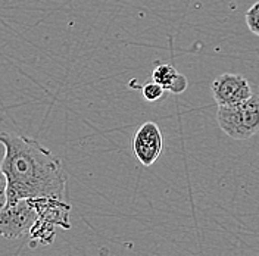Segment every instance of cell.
Wrapping results in <instances>:
<instances>
[{
    "instance_id": "1",
    "label": "cell",
    "mask_w": 259,
    "mask_h": 256,
    "mask_svg": "<svg viewBox=\"0 0 259 256\" xmlns=\"http://www.w3.org/2000/svg\"><path fill=\"white\" fill-rule=\"evenodd\" d=\"M5 156L0 162L8 181V203L21 199L53 197L65 200L66 174L61 159L37 140L0 133Z\"/></svg>"
},
{
    "instance_id": "2",
    "label": "cell",
    "mask_w": 259,
    "mask_h": 256,
    "mask_svg": "<svg viewBox=\"0 0 259 256\" xmlns=\"http://www.w3.org/2000/svg\"><path fill=\"white\" fill-rule=\"evenodd\" d=\"M220 128L234 140H247L259 133V95L231 106H218Z\"/></svg>"
},
{
    "instance_id": "3",
    "label": "cell",
    "mask_w": 259,
    "mask_h": 256,
    "mask_svg": "<svg viewBox=\"0 0 259 256\" xmlns=\"http://www.w3.org/2000/svg\"><path fill=\"white\" fill-rule=\"evenodd\" d=\"M37 220V210L31 199H21L15 203H6L0 210V237L19 239L30 233Z\"/></svg>"
},
{
    "instance_id": "4",
    "label": "cell",
    "mask_w": 259,
    "mask_h": 256,
    "mask_svg": "<svg viewBox=\"0 0 259 256\" xmlns=\"http://www.w3.org/2000/svg\"><path fill=\"white\" fill-rule=\"evenodd\" d=\"M131 149L142 165H153L161 156L163 149V139L158 124L147 121L137 128L131 140Z\"/></svg>"
},
{
    "instance_id": "5",
    "label": "cell",
    "mask_w": 259,
    "mask_h": 256,
    "mask_svg": "<svg viewBox=\"0 0 259 256\" xmlns=\"http://www.w3.org/2000/svg\"><path fill=\"white\" fill-rule=\"evenodd\" d=\"M213 99L218 106H231L242 103L252 96L249 81L240 74H223L212 81Z\"/></svg>"
},
{
    "instance_id": "6",
    "label": "cell",
    "mask_w": 259,
    "mask_h": 256,
    "mask_svg": "<svg viewBox=\"0 0 259 256\" xmlns=\"http://www.w3.org/2000/svg\"><path fill=\"white\" fill-rule=\"evenodd\" d=\"M31 202L37 210V220L55 225L56 228L68 230L71 227L69 223L71 206L65 200L53 199V197H37V199H31Z\"/></svg>"
},
{
    "instance_id": "7",
    "label": "cell",
    "mask_w": 259,
    "mask_h": 256,
    "mask_svg": "<svg viewBox=\"0 0 259 256\" xmlns=\"http://www.w3.org/2000/svg\"><path fill=\"white\" fill-rule=\"evenodd\" d=\"M178 71L169 64H161L158 65L153 72H152V78L155 82H158L163 90H169V87L172 86L174 80L177 78Z\"/></svg>"
},
{
    "instance_id": "8",
    "label": "cell",
    "mask_w": 259,
    "mask_h": 256,
    "mask_svg": "<svg viewBox=\"0 0 259 256\" xmlns=\"http://www.w3.org/2000/svg\"><path fill=\"white\" fill-rule=\"evenodd\" d=\"M163 87H161L158 82L152 81V82H147L145 86H142V93H143V97L147 102H156L159 100L162 96H163Z\"/></svg>"
},
{
    "instance_id": "9",
    "label": "cell",
    "mask_w": 259,
    "mask_h": 256,
    "mask_svg": "<svg viewBox=\"0 0 259 256\" xmlns=\"http://www.w3.org/2000/svg\"><path fill=\"white\" fill-rule=\"evenodd\" d=\"M246 24L249 30L259 37V2L252 5L246 12Z\"/></svg>"
},
{
    "instance_id": "10",
    "label": "cell",
    "mask_w": 259,
    "mask_h": 256,
    "mask_svg": "<svg viewBox=\"0 0 259 256\" xmlns=\"http://www.w3.org/2000/svg\"><path fill=\"white\" fill-rule=\"evenodd\" d=\"M187 86H189V81H187V78H186L183 74H180V72H178L177 78L174 80L172 86L169 87V92H171V93H176V95H180V93H183V92L187 89Z\"/></svg>"
},
{
    "instance_id": "11",
    "label": "cell",
    "mask_w": 259,
    "mask_h": 256,
    "mask_svg": "<svg viewBox=\"0 0 259 256\" xmlns=\"http://www.w3.org/2000/svg\"><path fill=\"white\" fill-rule=\"evenodd\" d=\"M6 203H8V181H6V176L3 174L2 165H0V210Z\"/></svg>"
}]
</instances>
